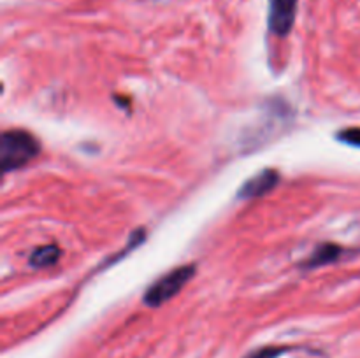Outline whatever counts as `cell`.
I'll return each mask as SVG.
<instances>
[{
	"label": "cell",
	"mask_w": 360,
	"mask_h": 358,
	"mask_svg": "<svg viewBox=\"0 0 360 358\" xmlns=\"http://www.w3.org/2000/svg\"><path fill=\"white\" fill-rule=\"evenodd\" d=\"M40 153V144L32 134L13 128L0 137V165L4 172L20 169Z\"/></svg>",
	"instance_id": "1"
},
{
	"label": "cell",
	"mask_w": 360,
	"mask_h": 358,
	"mask_svg": "<svg viewBox=\"0 0 360 358\" xmlns=\"http://www.w3.org/2000/svg\"><path fill=\"white\" fill-rule=\"evenodd\" d=\"M60 248L57 244H47V246H40L30 255V265L32 267H51V265H55L57 262L60 260Z\"/></svg>",
	"instance_id": "6"
},
{
	"label": "cell",
	"mask_w": 360,
	"mask_h": 358,
	"mask_svg": "<svg viewBox=\"0 0 360 358\" xmlns=\"http://www.w3.org/2000/svg\"><path fill=\"white\" fill-rule=\"evenodd\" d=\"M336 137L339 139V141L346 142V144L350 146H355V148H360V128H346V130H341L339 132Z\"/></svg>",
	"instance_id": "8"
},
{
	"label": "cell",
	"mask_w": 360,
	"mask_h": 358,
	"mask_svg": "<svg viewBox=\"0 0 360 358\" xmlns=\"http://www.w3.org/2000/svg\"><path fill=\"white\" fill-rule=\"evenodd\" d=\"M341 255H343V248L338 246V244H332V243L320 244L308 260L302 262V267L304 269L322 267V265H327V264H332V262L339 260Z\"/></svg>",
	"instance_id": "5"
},
{
	"label": "cell",
	"mask_w": 360,
	"mask_h": 358,
	"mask_svg": "<svg viewBox=\"0 0 360 358\" xmlns=\"http://www.w3.org/2000/svg\"><path fill=\"white\" fill-rule=\"evenodd\" d=\"M299 0H269V29L274 36L285 37L290 33L297 16Z\"/></svg>",
	"instance_id": "3"
},
{
	"label": "cell",
	"mask_w": 360,
	"mask_h": 358,
	"mask_svg": "<svg viewBox=\"0 0 360 358\" xmlns=\"http://www.w3.org/2000/svg\"><path fill=\"white\" fill-rule=\"evenodd\" d=\"M193 274H195V265H181V267L172 269L146 290L144 304L149 308H160L188 285Z\"/></svg>",
	"instance_id": "2"
},
{
	"label": "cell",
	"mask_w": 360,
	"mask_h": 358,
	"mask_svg": "<svg viewBox=\"0 0 360 358\" xmlns=\"http://www.w3.org/2000/svg\"><path fill=\"white\" fill-rule=\"evenodd\" d=\"M280 183V174L274 169H266L259 172L257 176L250 177L239 190L241 199H257L264 197L269 192H273Z\"/></svg>",
	"instance_id": "4"
},
{
	"label": "cell",
	"mask_w": 360,
	"mask_h": 358,
	"mask_svg": "<svg viewBox=\"0 0 360 358\" xmlns=\"http://www.w3.org/2000/svg\"><path fill=\"white\" fill-rule=\"evenodd\" d=\"M288 351V348H280V346H264L259 350L250 351L244 358H278L281 355Z\"/></svg>",
	"instance_id": "7"
}]
</instances>
